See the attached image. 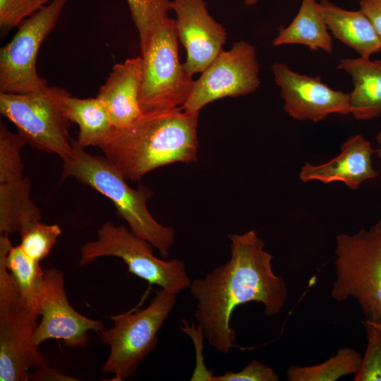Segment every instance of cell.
<instances>
[{"instance_id": "obj_1", "label": "cell", "mask_w": 381, "mask_h": 381, "mask_svg": "<svg viewBox=\"0 0 381 381\" xmlns=\"http://www.w3.org/2000/svg\"><path fill=\"white\" fill-rule=\"evenodd\" d=\"M228 238L230 258L189 286L197 301L193 315L199 330L210 346L225 354L235 346L231 318L237 306L260 303L264 313L272 317L281 312L288 296L284 279L273 272L274 257L255 230Z\"/></svg>"}, {"instance_id": "obj_2", "label": "cell", "mask_w": 381, "mask_h": 381, "mask_svg": "<svg viewBox=\"0 0 381 381\" xmlns=\"http://www.w3.org/2000/svg\"><path fill=\"white\" fill-rule=\"evenodd\" d=\"M199 112L183 109L143 111L128 126L113 127L97 146L127 181L176 162L198 161Z\"/></svg>"}, {"instance_id": "obj_3", "label": "cell", "mask_w": 381, "mask_h": 381, "mask_svg": "<svg viewBox=\"0 0 381 381\" xmlns=\"http://www.w3.org/2000/svg\"><path fill=\"white\" fill-rule=\"evenodd\" d=\"M73 144L72 156L63 160L61 180L73 178L109 198L131 231L150 242L162 258H167L174 245L176 233L172 226L158 222L148 210L147 201L153 195L152 190L141 184L137 189L131 188L106 157L87 153L75 140Z\"/></svg>"}, {"instance_id": "obj_4", "label": "cell", "mask_w": 381, "mask_h": 381, "mask_svg": "<svg viewBox=\"0 0 381 381\" xmlns=\"http://www.w3.org/2000/svg\"><path fill=\"white\" fill-rule=\"evenodd\" d=\"M336 279L331 296L358 303L365 319L381 321V219L369 229L336 238Z\"/></svg>"}, {"instance_id": "obj_5", "label": "cell", "mask_w": 381, "mask_h": 381, "mask_svg": "<svg viewBox=\"0 0 381 381\" xmlns=\"http://www.w3.org/2000/svg\"><path fill=\"white\" fill-rule=\"evenodd\" d=\"M12 247L0 234V380L28 381L30 367L49 365L34 342L38 316L26 306L6 266Z\"/></svg>"}, {"instance_id": "obj_6", "label": "cell", "mask_w": 381, "mask_h": 381, "mask_svg": "<svg viewBox=\"0 0 381 381\" xmlns=\"http://www.w3.org/2000/svg\"><path fill=\"white\" fill-rule=\"evenodd\" d=\"M176 303V294L160 289L146 308L111 316L113 326L101 332L102 343L110 350L102 372L114 375V381L133 375L155 349L157 333Z\"/></svg>"}, {"instance_id": "obj_7", "label": "cell", "mask_w": 381, "mask_h": 381, "mask_svg": "<svg viewBox=\"0 0 381 381\" xmlns=\"http://www.w3.org/2000/svg\"><path fill=\"white\" fill-rule=\"evenodd\" d=\"M68 93L49 85L28 93L0 92V112L15 125L28 145L64 160L73 153L68 132L72 122L64 106Z\"/></svg>"}, {"instance_id": "obj_8", "label": "cell", "mask_w": 381, "mask_h": 381, "mask_svg": "<svg viewBox=\"0 0 381 381\" xmlns=\"http://www.w3.org/2000/svg\"><path fill=\"white\" fill-rule=\"evenodd\" d=\"M153 246L124 226L104 223L97 239L87 241L80 250L79 265L84 266L101 257L121 258L128 271L150 284L178 294L189 288L191 280L183 262L155 257Z\"/></svg>"}, {"instance_id": "obj_9", "label": "cell", "mask_w": 381, "mask_h": 381, "mask_svg": "<svg viewBox=\"0 0 381 381\" xmlns=\"http://www.w3.org/2000/svg\"><path fill=\"white\" fill-rule=\"evenodd\" d=\"M175 20L167 18L141 52L139 103L143 111L182 107L194 80L180 63Z\"/></svg>"}, {"instance_id": "obj_10", "label": "cell", "mask_w": 381, "mask_h": 381, "mask_svg": "<svg viewBox=\"0 0 381 381\" xmlns=\"http://www.w3.org/2000/svg\"><path fill=\"white\" fill-rule=\"evenodd\" d=\"M68 0H52L24 20L0 49V92L28 93L48 86L37 71L41 44L55 27Z\"/></svg>"}, {"instance_id": "obj_11", "label": "cell", "mask_w": 381, "mask_h": 381, "mask_svg": "<svg viewBox=\"0 0 381 381\" xmlns=\"http://www.w3.org/2000/svg\"><path fill=\"white\" fill-rule=\"evenodd\" d=\"M256 52L250 43L240 40L223 50L194 80L183 110L195 113L207 104L225 97L254 92L260 86Z\"/></svg>"}, {"instance_id": "obj_12", "label": "cell", "mask_w": 381, "mask_h": 381, "mask_svg": "<svg viewBox=\"0 0 381 381\" xmlns=\"http://www.w3.org/2000/svg\"><path fill=\"white\" fill-rule=\"evenodd\" d=\"M38 323L34 342L39 346L51 339H61L69 348H83L89 343V331L102 332L104 324L90 319L75 310L69 303L62 271L56 268L44 270Z\"/></svg>"}, {"instance_id": "obj_13", "label": "cell", "mask_w": 381, "mask_h": 381, "mask_svg": "<svg viewBox=\"0 0 381 381\" xmlns=\"http://www.w3.org/2000/svg\"><path fill=\"white\" fill-rule=\"evenodd\" d=\"M272 71L284 101V109L293 119L317 123L332 114H351L350 94L332 89L320 77L298 73L278 62Z\"/></svg>"}, {"instance_id": "obj_14", "label": "cell", "mask_w": 381, "mask_h": 381, "mask_svg": "<svg viewBox=\"0 0 381 381\" xmlns=\"http://www.w3.org/2000/svg\"><path fill=\"white\" fill-rule=\"evenodd\" d=\"M178 40L186 49L183 64L192 76L202 73L223 51L226 31L210 14L205 0H171Z\"/></svg>"}, {"instance_id": "obj_15", "label": "cell", "mask_w": 381, "mask_h": 381, "mask_svg": "<svg viewBox=\"0 0 381 381\" xmlns=\"http://www.w3.org/2000/svg\"><path fill=\"white\" fill-rule=\"evenodd\" d=\"M374 153L368 140L361 134L353 135L341 145L340 154L330 161L316 166L306 163L300 179L303 182L317 180L325 184L341 181L356 190L363 181L378 176L372 166Z\"/></svg>"}, {"instance_id": "obj_16", "label": "cell", "mask_w": 381, "mask_h": 381, "mask_svg": "<svg viewBox=\"0 0 381 381\" xmlns=\"http://www.w3.org/2000/svg\"><path fill=\"white\" fill-rule=\"evenodd\" d=\"M143 73V58L128 59L114 66L97 97L104 104L114 128L131 125L142 113L139 94Z\"/></svg>"}, {"instance_id": "obj_17", "label": "cell", "mask_w": 381, "mask_h": 381, "mask_svg": "<svg viewBox=\"0 0 381 381\" xmlns=\"http://www.w3.org/2000/svg\"><path fill=\"white\" fill-rule=\"evenodd\" d=\"M320 11L328 29L336 39L370 58L381 52V39L368 17L361 9H344L329 0H320Z\"/></svg>"}, {"instance_id": "obj_18", "label": "cell", "mask_w": 381, "mask_h": 381, "mask_svg": "<svg viewBox=\"0 0 381 381\" xmlns=\"http://www.w3.org/2000/svg\"><path fill=\"white\" fill-rule=\"evenodd\" d=\"M337 68L349 75L353 89L350 92L351 114L357 120H370L381 115V59L344 58Z\"/></svg>"}, {"instance_id": "obj_19", "label": "cell", "mask_w": 381, "mask_h": 381, "mask_svg": "<svg viewBox=\"0 0 381 381\" xmlns=\"http://www.w3.org/2000/svg\"><path fill=\"white\" fill-rule=\"evenodd\" d=\"M328 30L317 0H302L291 23L286 28H279L272 45L302 44L311 50L322 49L331 54L333 44Z\"/></svg>"}, {"instance_id": "obj_20", "label": "cell", "mask_w": 381, "mask_h": 381, "mask_svg": "<svg viewBox=\"0 0 381 381\" xmlns=\"http://www.w3.org/2000/svg\"><path fill=\"white\" fill-rule=\"evenodd\" d=\"M64 106L70 121L79 127L75 142L83 149L97 147L114 127L104 104L97 97L81 99L68 93Z\"/></svg>"}, {"instance_id": "obj_21", "label": "cell", "mask_w": 381, "mask_h": 381, "mask_svg": "<svg viewBox=\"0 0 381 381\" xmlns=\"http://www.w3.org/2000/svg\"><path fill=\"white\" fill-rule=\"evenodd\" d=\"M31 180L0 183V234L19 233L25 226L41 220V212L30 196Z\"/></svg>"}, {"instance_id": "obj_22", "label": "cell", "mask_w": 381, "mask_h": 381, "mask_svg": "<svg viewBox=\"0 0 381 381\" xmlns=\"http://www.w3.org/2000/svg\"><path fill=\"white\" fill-rule=\"evenodd\" d=\"M6 266L28 308L38 317L44 279V271L39 262L30 258L19 246H12L6 258Z\"/></svg>"}, {"instance_id": "obj_23", "label": "cell", "mask_w": 381, "mask_h": 381, "mask_svg": "<svg viewBox=\"0 0 381 381\" xmlns=\"http://www.w3.org/2000/svg\"><path fill=\"white\" fill-rule=\"evenodd\" d=\"M362 356L350 347L340 348L327 361L311 366L291 365L286 370L289 381H335L342 376L356 374Z\"/></svg>"}, {"instance_id": "obj_24", "label": "cell", "mask_w": 381, "mask_h": 381, "mask_svg": "<svg viewBox=\"0 0 381 381\" xmlns=\"http://www.w3.org/2000/svg\"><path fill=\"white\" fill-rule=\"evenodd\" d=\"M132 20L138 30L142 52L152 35L169 18L171 0H126Z\"/></svg>"}, {"instance_id": "obj_25", "label": "cell", "mask_w": 381, "mask_h": 381, "mask_svg": "<svg viewBox=\"0 0 381 381\" xmlns=\"http://www.w3.org/2000/svg\"><path fill=\"white\" fill-rule=\"evenodd\" d=\"M25 145L28 143L23 137L11 131L0 122V183L15 181L24 177L20 152Z\"/></svg>"}, {"instance_id": "obj_26", "label": "cell", "mask_w": 381, "mask_h": 381, "mask_svg": "<svg viewBox=\"0 0 381 381\" xmlns=\"http://www.w3.org/2000/svg\"><path fill=\"white\" fill-rule=\"evenodd\" d=\"M61 232L58 224L40 221L30 223L19 231L20 246L30 258L40 262L49 255Z\"/></svg>"}, {"instance_id": "obj_27", "label": "cell", "mask_w": 381, "mask_h": 381, "mask_svg": "<svg viewBox=\"0 0 381 381\" xmlns=\"http://www.w3.org/2000/svg\"><path fill=\"white\" fill-rule=\"evenodd\" d=\"M367 346L354 381H381V332L369 320L363 322Z\"/></svg>"}, {"instance_id": "obj_28", "label": "cell", "mask_w": 381, "mask_h": 381, "mask_svg": "<svg viewBox=\"0 0 381 381\" xmlns=\"http://www.w3.org/2000/svg\"><path fill=\"white\" fill-rule=\"evenodd\" d=\"M49 0H0V36L30 17L49 2Z\"/></svg>"}, {"instance_id": "obj_29", "label": "cell", "mask_w": 381, "mask_h": 381, "mask_svg": "<svg viewBox=\"0 0 381 381\" xmlns=\"http://www.w3.org/2000/svg\"><path fill=\"white\" fill-rule=\"evenodd\" d=\"M279 377L270 366L256 359L252 360L238 372H226L217 376H211V381H278Z\"/></svg>"}, {"instance_id": "obj_30", "label": "cell", "mask_w": 381, "mask_h": 381, "mask_svg": "<svg viewBox=\"0 0 381 381\" xmlns=\"http://www.w3.org/2000/svg\"><path fill=\"white\" fill-rule=\"evenodd\" d=\"M28 380L32 381H76L78 379L64 374L58 368L49 365L38 367L32 373H29Z\"/></svg>"}, {"instance_id": "obj_31", "label": "cell", "mask_w": 381, "mask_h": 381, "mask_svg": "<svg viewBox=\"0 0 381 381\" xmlns=\"http://www.w3.org/2000/svg\"><path fill=\"white\" fill-rule=\"evenodd\" d=\"M360 9L368 17L381 39V0H360Z\"/></svg>"}, {"instance_id": "obj_32", "label": "cell", "mask_w": 381, "mask_h": 381, "mask_svg": "<svg viewBox=\"0 0 381 381\" xmlns=\"http://www.w3.org/2000/svg\"><path fill=\"white\" fill-rule=\"evenodd\" d=\"M376 140L379 144L380 147L377 150H375V153L377 154L378 157L381 159V131L377 133L376 136Z\"/></svg>"}, {"instance_id": "obj_33", "label": "cell", "mask_w": 381, "mask_h": 381, "mask_svg": "<svg viewBox=\"0 0 381 381\" xmlns=\"http://www.w3.org/2000/svg\"><path fill=\"white\" fill-rule=\"evenodd\" d=\"M245 4L248 6H253L258 3V0H243Z\"/></svg>"}, {"instance_id": "obj_34", "label": "cell", "mask_w": 381, "mask_h": 381, "mask_svg": "<svg viewBox=\"0 0 381 381\" xmlns=\"http://www.w3.org/2000/svg\"><path fill=\"white\" fill-rule=\"evenodd\" d=\"M370 322L373 325H374L381 332V321L380 322H372V321H370Z\"/></svg>"}]
</instances>
